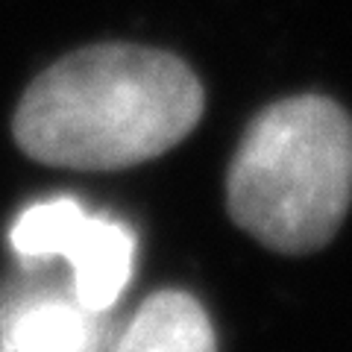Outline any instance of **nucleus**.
I'll use <instances>...</instances> for the list:
<instances>
[{"mask_svg":"<svg viewBox=\"0 0 352 352\" xmlns=\"http://www.w3.org/2000/svg\"><path fill=\"white\" fill-rule=\"evenodd\" d=\"M203 85L173 53L94 44L50 65L15 109L30 159L74 170H118L168 153L203 115Z\"/></svg>","mask_w":352,"mask_h":352,"instance_id":"1","label":"nucleus"},{"mask_svg":"<svg viewBox=\"0 0 352 352\" xmlns=\"http://www.w3.org/2000/svg\"><path fill=\"white\" fill-rule=\"evenodd\" d=\"M352 203V120L317 94L250 120L226 173L235 223L267 250L302 256L335 238Z\"/></svg>","mask_w":352,"mask_h":352,"instance_id":"2","label":"nucleus"},{"mask_svg":"<svg viewBox=\"0 0 352 352\" xmlns=\"http://www.w3.org/2000/svg\"><path fill=\"white\" fill-rule=\"evenodd\" d=\"M9 244L27 261H68L74 270L71 291L91 311H109L120 300L138 250L126 223L88 214L74 197H53L24 208L9 229Z\"/></svg>","mask_w":352,"mask_h":352,"instance_id":"3","label":"nucleus"},{"mask_svg":"<svg viewBox=\"0 0 352 352\" xmlns=\"http://www.w3.org/2000/svg\"><path fill=\"white\" fill-rule=\"evenodd\" d=\"M103 311L74 296L32 285L0 296V352H103Z\"/></svg>","mask_w":352,"mask_h":352,"instance_id":"4","label":"nucleus"},{"mask_svg":"<svg viewBox=\"0 0 352 352\" xmlns=\"http://www.w3.org/2000/svg\"><path fill=\"white\" fill-rule=\"evenodd\" d=\"M115 352H217L206 308L185 291H159L132 314Z\"/></svg>","mask_w":352,"mask_h":352,"instance_id":"5","label":"nucleus"}]
</instances>
